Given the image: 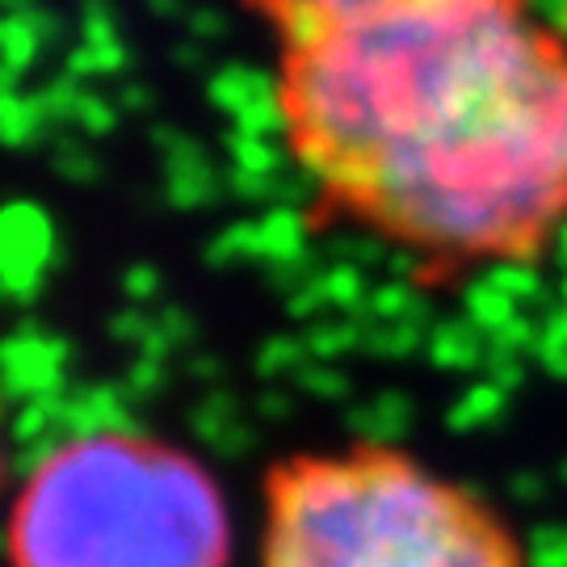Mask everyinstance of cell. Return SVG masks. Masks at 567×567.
Instances as JSON below:
<instances>
[{
  "instance_id": "277c9868",
  "label": "cell",
  "mask_w": 567,
  "mask_h": 567,
  "mask_svg": "<svg viewBox=\"0 0 567 567\" xmlns=\"http://www.w3.org/2000/svg\"><path fill=\"white\" fill-rule=\"evenodd\" d=\"M248 4L278 30L282 47H290V42L316 39V34L349 25V21L416 9V4H437V0H248Z\"/></svg>"
},
{
  "instance_id": "6da1fadb",
  "label": "cell",
  "mask_w": 567,
  "mask_h": 567,
  "mask_svg": "<svg viewBox=\"0 0 567 567\" xmlns=\"http://www.w3.org/2000/svg\"><path fill=\"white\" fill-rule=\"evenodd\" d=\"M274 110L307 177L412 252L522 265L567 227V34L529 0L290 42Z\"/></svg>"
},
{
  "instance_id": "5b68a950",
  "label": "cell",
  "mask_w": 567,
  "mask_h": 567,
  "mask_svg": "<svg viewBox=\"0 0 567 567\" xmlns=\"http://www.w3.org/2000/svg\"><path fill=\"white\" fill-rule=\"evenodd\" d=\"M437 358L450 365L475 362V358H480V341H471L466 328H446V332L437 337Z\"/></svg>"
},
{
  "instance_id": "7a4b0ae2",
  "label": "cell",
  "mask_w": 567,
  "mask_h": 567,
  "mask_svg": "<svg viewBox=\"0 0 567 567\" xmlns=\"http://www.w3.org/2000/svg\"><path fill=\"white\" fill-rule=\"evenodd\" d=\"M231 513L189 450L135 429L55 446L9 508V567H227Z\"/></svg>"
},
{
  "instance_id": "52a82bcc",
  "label": "cell",
  "mask_w": 567,
  "mask_h": 567,
  "mask_svg": "<svg viewBox=\"0 0 567 567\" xmlns=\"http://www.w3.org/2000/svg\"><path fill=\"white\" fill-rule=\"evenodd\" d=\"M0 480H4V416H0Z\"/></svg>"
},
{
  "instance_id": "ba28073f",
  "label": "cell",
  "mask_w": 567,
  "mask_h": 567,
  "mask_svg": "<svg viewBox=\"0 0 567 567\" xmlns=\"http://www.w3.org/2000/svg\"><path fill=\"white\" fill-rule=\"evenodd\" d=\"M555 240H559V257H564V261H567V227H564V231H559V236H555Z\"/></svg>"
},
{
  "instance_id": "3957f363",
  "label": "cell",
  "mask_w": 567,
  "mask_h": 567,
  "mask_svg": "<svg viewBox=\"0 0 567 567\" xmlns=\"http://www.w3.org/2000/svg\"><path fill=\"white\" fill-rule=\"evenodd\" d=\"M261 567H526L471 492L391 446L299 454L269 471Z\"/></svg>"
},
{
  "instance_id": "8992f818",
  "label": "cell",
  "mask_w": 567,
  "mask_h": 567,
  "mask_svg": "<svg viewBox=\"0 0 567 567\" xmlns=\"http://www.w3.org/2000/svg\"><path fill=\"white\" fill-rule=\"evenodd\" d=\"M538 567H567V529L538 534Z\"/></svg>"
}]
</instances>
